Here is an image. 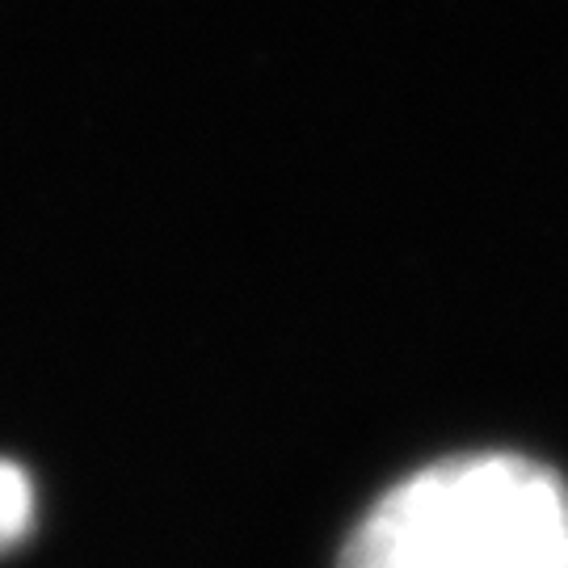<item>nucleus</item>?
I'll return each mask as SVG.
<instances>
[{"label": "nucleus", "instance_id": "f257e3e1", "mask_svg": "<svg viewBox=\"0 0 568 568\" xmlns=\"http://www.w3.org/2000/svg\"><path fill=\"white\" fill-rule=\"evenodd\" d=\"M337 568H568V485L527 455H455L387 488Z\"/></svg>", "mask_w": 568, "mask_h": 568}, {"label": "nucleus", "instance_id": "f03ea898", "mask_svg": "<svg viewBox=\"0 0 568 568\" xmlns=\"http://www.w3.org/2000/svg\"><path fill=\"white\" fill-rule=\"evenodd\" d=\"M34 480L13 459H0V551L18 548L34 527Z\"/></svg>", "mask_w": 568, "mask_h": 568}]
</instances>
